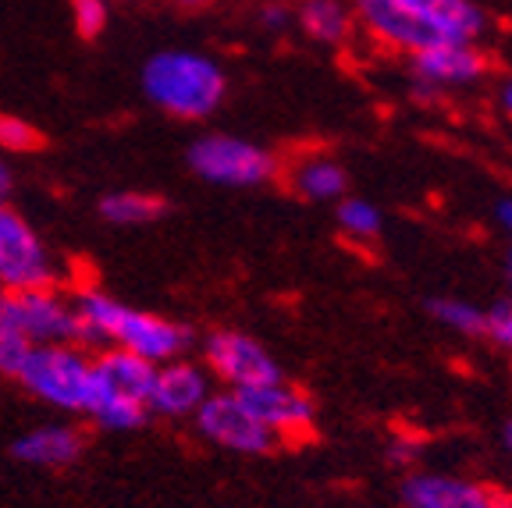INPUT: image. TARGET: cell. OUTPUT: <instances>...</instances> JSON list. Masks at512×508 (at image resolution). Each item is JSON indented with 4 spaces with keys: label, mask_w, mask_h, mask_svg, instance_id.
I'll return each instance as SVG.
<instances>
[{
    "label": "cell",
    "mask_w": 512,
    "mask_h": 508,
    "mask_svg": "<svg viewBox=\"0 0 512 508\" xmlns=\"http://www.w3.org/2000/svg\"><path fill=\"white\" fill-rule=\"evenodd\" d=\"M356 22L377 43L406 54H420L438 43H477L488 29V15L477 0H360Z\"/></svg>",
    "instance_id": "6da1fadb"
},
{
    "label": "cell",
    "mask_w": 512,
    "mask_h": 508,
    "mask_svg": "<svg viewBox=\"0 0 512 508\" xmlns=\"http://www.w3.org/2000/svg\"><path fill=\"white\" fill-rule=\"evenodd\" d=\"M75 310H79L82 324V345L136 352L157 366L192 349V331L185 324L150 310H136L93 285L75 295Z\"/></svg>",
    "instance_id": "7a4b0ae2"
},
{
    "label": "cell",
    "mask_w": 512,
    "mask_h": 508,
    "mask_svg": "<svg viewBox=\"0 0 512 508\" xmlns=\"http://www.w3.org/2000/svg\"><path fill=\"white\" fill-rule=\"evenodd\" d=\"M143 93L178 121H203L228 93L221 64L200 50H160L143 64Z\"/></svg>",
    "instance_id": "3957f363"
},
{
    "label": "cell",
    "mask_w": 512,
    "mask_h": 508,
    "mask_svg": "<svg viewBox=\"0 0 512 508\" xmlns=\"http://www.w3.org/2000/svg\"><path fill=\"white\" fill-rule=\"evenodd\" d=\"M157 363L125 349H104L93 359V398L86 416L100 430L132 434L150 420V388Z\"/></svg>",
    "instance_id": "277c9868"
},
{
    "label": "cell",
    "mask_w": 512,
    "mask_h": 508,
    "mask_svg": "<svg viewBox=\"0 0 512 508\" xmlns=\"http://www.w3.org/2000/svg\"><path fill=\"white\" fill-rule=\"evenodd\" d=\"M15 381L57 413L86 416L93 398V356L82 345H36Z\"/></svg>",
    "instance_id": "5b68a950"
},
{
    "label": "cell",
    "mask_w": 512,
    "mask_h": 508,
    "mask_svg": "<svg viewBox=\"0 0 512 508\" xmlns=\"http://www.w3.org/2000/svg\"><path fill=\"white\" fill-rule=\"evenodd\" d=\"M192 175L221 189H256L278 175V157L239 135H200L189 146Z\"/></svg>",
    "instance_id": "8992f818"
},
{
    "label": "cell",
    "mask_w": 512,
    "mask_h": 508,
    "mask_svg": "<svg viewBox=\"0 0 512 508\" xmlns=\"http://www.w3.org/2000/svg\"><path fill=\"white\" fill-rule=\"evenodd\" d=\"M57 285V263L40 231L15 207L0 203V292Z\"/></svg>",
    "instance_id": "52a82bcc"
},
{
    "label": "cell",
    "mask_w": 512,
    "mask_h": 508,
    "mask_svg": "<svg viewBox=\"0 0 512 508\" xmlns=\"http://www.w3.org/2000/svg\"><path fill=\"white\" fill-rule=\"evenodd\" d=\"M192 423H196V434L203 441L235 455H264L278 445L271 437V430L256 420L253 409L242 402L239 391H228V388L210 391L207 402L192 413Z\"/></svg>",
    "instance_id": "ba28073f"
},
{
    "label": "cell",
    "mask_w": 512,
    "mask_h": 508,
    "mask_svg": "<svg viewBox=\"0 0 512 508\" xmlns=\"http://www.w3.org/2000/svg\"><path fill=\"white\" fill-rule=\"evenodd\" d=\"M203 366L228 391H249L281 377L278 359L246 331L207 334V342H203Z\"/></svg>",
    "instance_id": "9c48e42d"
},
{
    "label": "cell",
    "mask_w": 512,
    "mask_h": 508,
    "mask_svg": "<svg viewBox=\"0 0 512 508\" xmlns=\"http://www.w3.org/2000/svg\"><path fill=\"white\" fill-rule=\"evenodd\" d=\"M32 345H82V324L75 295H64L57 285L8 292Z\"/></svg>",
    "instance_id": "30bf717a"
},
{
    "label": "cell",
    "mask_w": 512,
    "mask_h": 508,
    "mask_svg": "<svg viewBox=\"0 0 512 508\" xmlns=\"http://www.w3.org/2000/svg\"><path fill=\"white\" fill-rule=\"evenodd\" d=\"M242 402L253 409V416L271 430L274 441H303L313 434L317 423V409H313L310 395L296 384H288L285 377L267 381L260 388L239 391Z\"/></svg>",
    "instance_id": "8fae6325"
},
{
    "label": "cell",
    "mask_w": 512,
    "mask_h": 508,
    "mask_svg": "<svg viewBox=\"0 0 512 508\" xmlns=\"http://www.w3.org/2000/svg\"><path fill=\"white\" fill-rule=\"evenodd\" d=\"M214 391V377L203 363L178 356L157 366L150 388V416H168V420H182L192 416L207 402V395Z\"/></svg>",
    "instance_id": "7c38bea8"
},
{
    "label": "cell",
    "mask_w": 512,
    "mask_h": 508,
    "mask_svg": "<svg viewBox=\"0 0 512 508\" xmlns=\"http://www.w3.org/2000/svg\"><path fill=\"white\" fill-rule=\"evenodd\" d=\"M402 501L406 508H512L498 491L452 473H416L402 487Z\"/></svg>",
    "instance_id": "4fadbf2b"
},
{
    "label": "cell",
    "mask_w": 512,
    "mask_h": 508,
    "mask_svg": "<svg viewBox=\"0 0 512 508\" xmlns=\"http://www.w3.org/2000/svg\"><path fill=\"white\" fill-rule=\"evenodd\" d=\"M488 61L477 43H438L413 54V75L424 89H459L473 86L484 75Z\"/></svg>",
    "instance_id": "5bb4252c"
},
{
    "label": "cell",
    "mask_w": 512,
    "mask_h": 508,
    "mask_svg": "<svg viewBox=\"0 0 512 508\" xmlns=\"http://www.w3.org/2000/svg\"><path fill=\"white\" fill-rule=\"evenodd\" d=\"M82 448H86V437H82L79 427H72V423H43V427H32L22 437H15L11 452L25 466L64 469L79 462Z\"/></svg>",
    "instance_id": "9a60e30c"
},
{
    "label": "cell",
    "mask_w": 512,
    "mask_h": 508,
    "mask_svg": "<svg viewBox=\"0 0 512 508\" xmlns=\"http://www.w3.org/2000/svg\"><path fill=\"white\" fill-rule=\"evenodd\" d=\"M288 185L310 203H331L345 196V167L328 153H303L288 164Z\"/></svg>",
    "instance_id": "2e32d148"
},
{
    "label": "cell",
    "mask_w": 512,
    "mask_h": 508,
    "mask_svg": "<svg viewBox=\"0 0 512 508\" xmlns=\"http://www.w3.org/2000/svg\"><path fill=\"white\" fill-rule=\"evenodd\" d=\"M299 25H303V32L310 40L324 43V47H335V43H345L352 36L356 11L345 0H303Z\"/></svg>",
    "instance_id": "e0dca14e"
},
{
    "label": "cell",
    "mask_w": 512,
    "mask_h": 508,
    "mask_svg": "<svg viewBox=\"0 0 512 508\" xmlns=\"http://www.w3.org/2000/svg\"><path fill=\"white\" fill-rule=\"evenodd\" d=\"M164 214V199L150 196V192H111V196L100 199V217L107 224H118V228H139V224H150Z\"/></svg>",
    "instance_id": "ac0fdd59"
},
{
    "label": "cell",
    "mask_w": 512,
    "mask_h": 508,
    "mask_svg": "<svg viewBox=\"0 0 512 508\" xmlns=\"http://www.w3.org/2000/svg\"><path fill=\"white\" fill-rule=\"evenodd\" d=\"M32 349H36V345H32L22 320H18L15 299H11L8 292H0V374L18 377V370H22V363L29 359Z\"/></svg>",
    "instance_id": "d6986e66"
},
{
    "label": "cell",
    "mask_w": 512,
    "mask_h": 508,
    "mask_svg": "<svg viewBox=\"0 0 512 508\" xmlns=\"http://www.w3.org/2000/svg\"><path fill=\"white\" fill-rule=\"evenodd\" d=\"M338 228H342V235L349 242H377L384 217L367 199H342L338 203Z\"/></svg>",
    "instance_id": "ffe728a7"
},
{
    "label": "cell",
    "mask_w": 512,
    "mask_h": 508,
    "mask_svg": "<svg viewBox=\"0 0 512 508\" xmlns=\"http://www.w3.org/2000/svg\"><path fill=\"white\" fill-rule=\"evenodd\" d=\"M431 317L438 320L441 327H448V331H456V334H484V310L466 299L441 295V299L431 302Z\"/></svg>",
    "instance_id": "44dd1931"
},
{
    "label": "cell",
    "mask_w": 512,
    "mask_h": 508,
    "mask_svg": "<svg viewBox=\"0 0 512 508\" xmlns=\"http://www.w3.org/2000/svg\"><path fill=\"white\" fill-rule=\"evenodd\" d=\"M43 146V135L18 114H0V150L4 153H32Z\"/></svg>",
    "instance_id": "7402d4cb"
},
{
    "label": "cell",
    "mask_w": 512,
    "mask_h": 508,
    "mask_svg": "<svg viewBox=\"0 0 512 508\" xmlns=\"http://www.w3.org/2000/svg\"><path fill=\"white\" fill-rule=\"evenodd\" d=\"M72 22L79 36L96 40L107 29V0H72Z\"/></svg>",
    "instance_id": "603a6c76"
},
{
    "label": "cell",
    "mask_w": 512,
    "mask_h": 508,
    "mask_svg": "<svg viewBox=\"0 0 512 508\" xmlns=\"http://www.w3.org/2000/svg\"><path fill=\"white\" fill-rule=\"evenodd\" d=\"M484 334L498 349L512 352V299H502L491 310H484Z\"/></svg>",
    "instance_id": "cb8c5ba5"
},
{
    "label": "cell",
    "mask_w": 512,
    "mask_h": 508,
    "mask_svg": "<svg viewBox=\"0 0 512 508\" xmlns=\"http://www.w3.org/2000/svg\"><path fill=\"white\" fill-rule=\"evenodd\" d=\"M260 25H264L267 32H285L288 25H292V11H288L285 4H264Z\"/></svg>",
    "instance_id": "d4e9b609"
},
{
    "label": "cell",
    "mask_w": 512,
    "mask_h": 508,
    "mask_svg": "<svg viewBox=\"0 0 512 508\" xmlns=\"http://www.w3.org/2000/svg\"><path fill=\"white\" fill-rule=\"evenodd\" d=\"M388 455H392V462H413L416 455H420V441H416V437H409V434L392 437Z\"/></svg>",
    "instance_id": "484cf974"
},
{
    "label": "cell",
    "mask_w": 512,
    "mask_h": 508,
    "mask_svg": "<svg viewBox=\"0 0 512 508\" xmlns=\"http://www.w3.org/2000/svg\"><path fill=\"white\" fill-rule=\"evenodd\" d=\"M495 221L512 235V199H498V203H495Z\"/></svg>",
    "instance_id": "4316f807"
},
{
    "label": "cell",
    "mask_w": 512,
    "mask_h": 508,
    "mask_svg": "<svg viewBox=\"0 0 512 508\" xmlns=\"http://www.w3.org/2000/svg\"><path fill=\"white\" fill-rule=\"evenodd\" d=\"M8 196H11V167L0 157V203H8Z\"/></svg>",
    "instance_id": "83f0119b"
},
{
    "label": "cell",
    "mask_w": 512,
    "mask_h": 508,
    "mask_svg": "<svg viewBox=\"0 0 512 508\" xmlns=\"http://www.w3.org/2000/svg\"><path fill=\"white\" fill-rule=\"evenodd\" d=\"M502 111H505V118L512 121V79L502 86Z\"/></svg>",
    "instance_id": "f1b7e54d"
},
{
    "label": "cell",
    "mask_w": 512,
    "mask_h": 508,
    "mask_svg": "<svg viewBox=\"0 0 512 508\" xmlns=\"http://www.w3.org/2000/svg\"><path fill=\"white\" fill-rule=\"evenodd\" d=\"M175 4H182V8H200V4H207V0H175Z\"/></svg>",
    "instance_id": "f546056e"
},
{
    "label": "cell",
    "mask_w": 512,
    "mask_h": 508,
    "mask_svg": "<svg viewBox=\"0 0 512 508\" xmlns=\"http://www.w3.org/2000/svg\"><path fill=\"white\" fill-rule=\"evenodd\" d=\"M505 274H509V285H512V246H509V260H505Z\"/></svg>",
    "instance_id": "4dcf8cb0"
},
{
    "label": "cell",
    "mask_w": 512,
    "mask_h": 508,
    "mask_svg": "<svg viewBox=\"0 0 512 508\" xmlns=\"http://www.w3.org/2000/svg\"><path fill=\"white\" fill-rule=\"evenodd\" d=\"M505 445H509V452H512V420H509V427H505Z\"/></svg>",
    "instance_id": "1f68e13d"
},
{
    "label": "cell",
    "mask_w": 512,
    "mask_h": 508,
    "mask_svg": "<svg viewBox=\"0 0 512 508\" xmlns=\"http://www.w3.org/2000/svg\"><path fill=\"white\" fill-rule=\"evenodd\" d=\"M395 4H413V0H395Z\"/></svg>",
    "instance_id": "d6a6232c"
}]
</instances>
